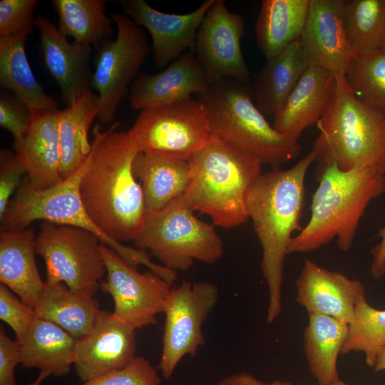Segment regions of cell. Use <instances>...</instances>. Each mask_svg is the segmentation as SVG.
<instances>
[{"mask_svg": "<svg viewBox=\"0 0 385 385\" xmlns=\"http://www.w3.org/2000/svg\"><path fill=\"white\" fill-rule=\"evenodd\" d=\"M333 385H349V384H348L345 383L344 381L339 379L336 383H334Z\"/></svg>", "mask_w": 385, "mask_h": 385, "instance_id": "cell-47", "label": "cell"}, {"mask_svg": "<svg viewBox=\"0 0 385 385\" xmlns=\"http://www.w3.org/2000/svg\"><path fill=\"white\" fill-rule=\"evenodd\" d=\"M344 78L359 101L385 115V48L357 54Z\"/></svg>", "mask_w": 385, "mask_h": 385, "instance_id": "cell-34", "label": "cell"}, {"mask_svg": "<svg viewBox=\"0 0 385 385\" xmlns=\"http://www.w3.org/2000/svg\"><path fill=\"white\" fill-rule=\"evenodd\" d=\"M344 0H310L300 43L311 65L344 76L356 53L344 24Z\"/></svg>", "mask_w": 385, "mask_h": 385, "instance_id": "cell-16", "label": "cell"}, {"mask_svg": "<svg viewBox=\"0 0 385 385\" xmlns=\"http://www.w3.org/2000/svg\"><path fill=\"white\" fill-rule=\"evenodd\" d=\"M317 180L310 218L293 237L289 254L312 252L334 240L349 251L367 207L385 192V175L370 170L342 171L331 165Z\"/></svg>", "mask_w": 385, "mask_h": 385, "instance_id": "cell-5", "label": "cell"}, {"mask_svg": "<svg viewBox=\"0 0 385 385\" xmlns=\"http://www.w3.org/2000/svg\"><path fill=\"white\" fill-rule=\"evenodd\" d=\"M34 309L36 317L58 325L75 339L91 330L102 311L93 297L74 292L63 282H46Z\"/></svg>", "mask_w": 385, "mask_h": 385, "instance_id": "cell-29", "label": "cell"}, {"mask_svg": "<svg viewBox=\"0 0 385 385\" xmlns=\"http://www.w3.org/2000/svg\"><path fill=\"white\" fill-rule=\"evenodd\" d=\"M373 370L374 372L385 370V349L377 356Z\"/></svg>", "mask_w": 385, "mask_h": 385, "instance_id": "cell-44", "label": "cell"}, {"mask_svg": "<svg viewBox=\"0 0 385 385\" xmlns=\"http://www.w3.org/2000/svg\"><path fill=\"white\" fill-rule=\"evenodd\" d=\"M128 133L139 152H152L188 160L212 135L207 111L190 96L140 111Z\"/></svg>", "mask_w": 385, "mask_h": 385, "instance_id": "cell-10", "label": "cell"}, {"mask_svg": "<svg viewBox=\"0 0 385 385\" xmlns=\"http://www.w3.org/2000/svg\"><path fill=\"white\" fill-rule=\"evenodd\" d=\"M335 81L332 74L310 64L274 116L273 128L299 139L303 130L317 125Z\"/></svg>", "mask_w": 385, "mask_h": 385, "instance_id": "cell-22", "label": "cell"}, {"mask_svg": "<svg viewBox=\"0 0 385 385\" xmlns=\"http://www.w3.org/2000/svg\"><path fill=\"white\" fill-rule=\"evenodd\" d=\"M268 385H295L293 383L284 380H274L268 383Z\"/></svg>", "mask_w": 385, "mask_h": 385, "instance_id": "cell-46", "label": "cell"}, {"mask_svg": "<svg viewBox=\"0 0 385 385\" xmlns=\"http://www.w3.org/2000/svg\"><path fill=\"white\" fill-rule=\"evenodd\" d=\"M216 385H268L247 372L236 373L224 377Z\"/></svg>", "mask_w": 385, "mask_h": 385, "instance_id": "cell-43", "label": "cell"}, {"mask_svg": "<svg viewBox=\"0 0 385 385\" xmlns=\"http://www.w3.org/2000/svg\"><path fill=\"white\" fill-rule=\"evenodd\" d=\"M344 24L357 54L385 47V0H344Z\"/></svg>", "mask_w": 385, "mask_h": 385, "instance_id": "cell-33", "label": "cell"}, {"mask_svg": "<svg viewBox=\"0 0 385 385\" xmlns=\"http://www.w3.org/2000/svg\"><path fill=\"white\" fill-rule=\"evenodd\" d=\"M16 342L24 368L60 377L68 374L74 364L76 339L49 321L36 317Z\"/></svg>", "mask_w": 385, "mask_h": 385, "instance_id": "cell-25", "label": "cell"}, {"mask_svg": "<svg viewBox=\"0 0 385 385\" xmlns=\"http://www.w3.org/2000/svg\"><path fill=\"white\" fill-rule=\"evenodd\" d=\"M49 376H51V374L48 371H40L38 376L34 381L26 385H41Z\"/></svg>", "mask_w": 385, "mask_h": 385, "instance_id": "cell-45", "label": "cell"}, {"mask_svg": "<svg viewBox=\"0 0 385 385\" xmlns=\"http://www.w3.org/2000/svg\"><path fill=\"white\" fill-rule=\"evenodd\" d=\"M297 302L307 313L332 317L350 324L357 302L365 294L359 279L318 265L305 259L296 280Z\"/></svg>", "mask_w": 385, "mask_h": 385, "instance_id": "cell-18", "label": "cell"}, {"mask_svg": "<svg viewBox=\"0 0 385 385\" xmlns=\"http://www.w3.org/2000/svg\"><path fill=\"white\" fill-rule=\"evenodd\" d=\"M315 155L310 151L288 169L261 173L249 189L246 209L262 247L261 270L269 292L267 322L281 314L286 256L294 233L301 230L305 204V178Z\"/></svg>", "mask_w": 385, "mask_h": 385, "instance_id": "cell-2", "label": "cell"}, {"mask_svg": "<svg viewBox=\"0 0 385 385\" xmlns=\"http://www.w3.org/2000/svg\"><path fill=\"white\" fill-rule=\"evenodd\" d=\"M193 212L183 195L160 210L147 212L133 242L175 272L189 270L195 261L214 263L222 255V240L213 225Z\"/></svg>", "mask_w": 385, "mask_h": 385, "instance_id": "cell-8", "label": "cell"}, {"mask_svg": "<svg viewBox=\"0 0 385 385\" xmlns=\"http://www.w3.org/2000/svg\"><path fill=\"white\" fill-rule=\"evenodd\" d=\"M37 0L0 1V37L29 36L35 26L34 16Z\"/></svg>", "mask_w": 385, "mask_h": 385, "instance_id": "cell-37", "label": "cell"}, {"mask_svg": "<svg viewBox=\"0 0 385 385\" xmlns=\"http://www.w3.org/2000/svg\"><path fill=\"white\" fill-rule=\"evenodd\" d=\"M35 26L39 31L44 64L60 88L61 101L68 106L83 92L92 91L90 59L93 48L69 42L43 15L36 19Z\"/></svg>", "mask_w": 385, "mask_h": 385, "instance_id": "cell-19", "label": "cell"}, {"mask_svg": "<svg viewBox=\"0 0 385 385\" xmlns=\"http://www.w3.org/2000/svg\"><path fill=\"white\" fill-rule=\"evenodd\" d=\"M58 28L65 36L96 49L113 39L112 21L106 14L103 0H52Z\"/></svg>", "mask_w": 385, "mask_h": 385, "instance_id": "cell-32", "label": "cell"}, {"mask_svg": "<svg viewBox=\"0 0 385 385\" xmlns=\"http://www.w3.org/2000/svg\"><path fill=\"white\" fill-rule=\"evenodd\" d=\"M244 18L228 10L224 0H214L197 33L195 55L210 84L231 78L250 86L252 73L241 49Z\"/></svg>", "mask_w": 385, "mask_h": 385, "instance_id": "cell-14", "label": "cell"}, {"mask_svg": "<svg viewBox=\"0 0 385 385\" xmlns=\"http://www.w3.org/2000/svg\"><path fill=\"white\" fill-rule=\"evenodd\" d=\"M26 170L14 152L1 149L0 152V217L5 212L12 194L19 189Z\"/></svg>", "mask_w": 385, "mask_h": 385, "instance_id": "cell-40", "label": "cell"}, {"mask_svg": "<svg viewBox=\"0 0 385 385\" xmlns=\"http://www.w3.org/2000/svg\"><path fill=\"white\" fill-rule=\"evenodd\" d=\"M210 82L192 51H187L162 71L139 73L130 90V104L143 110L205 93Z\"/></svg>", "mask_w": 385, "mask_h": 385, "instance_id": "cell-20", "label": "cell"}, {"mask_svg": "<svg viewBox=\"0 0 385 385\" xmlns=\"http://www.w3.org/2000/svg\"><path fill=\"white\" fill-rule=\"evenodd\" d=\"M379 242L371 249L372 260L370 274L373 279H381L385 277V226L377 234Z\"/></svg>", "mask_w": 385, "mask_h": 385, "instance_id": "cell-42", "label": "cell"}, {"mask_svg": "<svg viewBox=\"0 0 385 385\" xmlns=\"http://www.w3.org/2000/svg\"><path fill=\"white\" fill-rule=\"evenodd\" d=\"M106 268L101 289L114 302L113 315L134 329L157 324L173 283L148 270L139 272L113 250L101 244Z\"/></svg>", "mask_w": 385, "mask_h": 385, "instance_id": "cell-13", "label": "cell"}, {"mask_svg": "<svg viewBox=\"0 0 385 385\" xmlns=\"http://www.w3.org/2000/svg\"><path fill=\"white\" fill-rule=\"evenodd\" d=\"M218 297L217 285L207 281L183 280L172 288L163 311L162 351L157 366L164 379L172 376L185 356H195L204 345L202 327Z\"/></svg>", "mask_w": 385, "mask_h": 385, "instance_id": "cell-12", "label": "cell"}, {"mask_svg": "<svg viewBox=\"0 0 385 385\" xmlns=\"http://www.w3.org/2000/svg\"><path fill=\"white\" fill-rule=\"evenodd\" d=\"M312 145L316 179L329 165L342 171L370 170L385 175V115L359 101L344 76L337 78L317 123Z\"/></svg>", "mask_w": 385, "mask_h": 385, "instance_id": "cell-3", "label": "cell"}, {"mask_svg": "<svg viewBox=\"0 0 385 385\" xmlns=\"http://www.w3.org/2000/svg\"><path fill=\"white\" fill-rule=\"evenodd\" d=\"M384 349L385 309L371 306L364 294L356 305L341 354L361 352L366 364L373 368L377 356Z\"/></svg>", "mask_w": 385, "mask_h": 385, "instance_id": "cell-35", "label": "cell"}, {"mask_svg": "<svg viewBox=\"0 0 385 385\" xmlns=\"http://www.w3.org/2000/svg\"><path fill=\"white\" fill-rule=\"evenodd\" d=\"M27 37L25 34L0 37V85L11 91L34 118L57 111L58 103L33 73L26 53Z\"/></svg>", "mask_w": 385, "mask_h": 385, "instance_id": "cell-27", "label": "cell"}, {"mask_svg": "<svg viewBox=\"0 0 385 385\" xmlns=\"http://www.w3.org/2000/svg\"><path fill=\"white\" fill-rule=\"evenodd\" d=\"M20 364L19 344L0 329V385H16L15 369Z\"/></svg>", "mask_w": 385, "mask_h": 385, "instance_id": "cell-41", "label": "cell"}, {"mask_svg": "<svg viewBox=\"0 0 385 385\" xmlns=\"http://www.w3.org/2000/svg\"><path fill=\"white\" fill-rule=\"evenodd\" d=\"M99 99L93 91L78 95L73 102L56 111L61 151V174L63 180L77 172L91 150L90 126L98 117Z\"/></svg>", "mask_w": 385, "mask_h": 385, "instance_id": "cell-28", "label": "cell"}, {"mask_svg": "<svg viewBox=\"0 0 385 385\" xmlns=\"http://www.w3.org/2000/svg\"><path fill=\"white\" fill-rule=\"evenodd\" d=\"M146 212L160 210L183 196L190 182L188 160L152 152H138L133 163Z\"/></svg>", "mask_w": 385, "mask_h": 385, "instance_id": "cell-26", "label": "cell"}, {"mask_svg": "<svg viewBox=\"0 0 385 385\" xmlns=\"http://www.w3.org/2000/svg\"><path fill=\"white\" fill-rule=\"evenodd\" d=\"M213 1H204L196 9L184 14L160 11L144 0L116 3L137 25L148 31L154 63L158 68H166L184 53L195 52L197 30Z\"/></svg>", "mask_w": 385, "mask_h": 385, "instance_id": "cell-15", "label": "cell"}, {"mask_svg": "<svg viewBox=\"0 0 385 385\" xmlns=\"http://www.w3.org/2000/svg\"><path fill=\"white\" fill-rule=\"evenodd\" d=\"M101 245L89 231L42 221L35 246L46 265V282H63L74 292L93 297L106 275Z\"/></svg>", "mask_w": 385, "mask_h": 385, "instance_id": "cell-9", "label": "cell"}, {"mask_svg": "<svg viewBox=\"0 0 385 385\" xmlns=\"http://www.w3.org/2000/svg\"><path fill=\"white\" fill-rule=\"evenodd\" d=\"M310 0H263L255 24L258 48L266 60L298 39L304 29Z\"/></svg>", "mask_w": 385, "mask_h": 385, "instance_id": "cell-31", "label": "cell"}, {"mask_svg": "<svg viewBox=\"0 0 385 385\" xmlns=\"http://www.w3.org/2000/svg\"><path fill=\"white\" fill-rule=\"evenodd\" d=\"M205 106L212 133L234 143L272 168L297 158L299 139L277 132L253 101L250 86L231 78L212 82L197 95Z\"/></svg>", "mask_w": 385, "mask_h": 385, "instance_id": "cell-6", "label": "cell"}, {"mask_svg": "<svg viewBox=\"0 0 385 385\" xmlns=\"http://www.w3.org/2000/svg\"><path fill=\"white\" fill-rule=\"evenodd\" d=\"M56 111L32 118L26 133L14 141L16 157L24 168L29 184L37 190L63 180Z\"/></svg>", "mask_w": 385, "mask_h": 385, "instance_id": "cell-21", "label": "cell"}, {"mask_svg": "<svg viewBox=\"0 0 385 385\" xmlns=\"http://www.w3.org/2000/svg\"><path fill=\"white\" fill-rule=\"evenodd\" d=\"M384 48H385V47H384Z\"/></svg>", "mask_w": 385, "mask_h": 385, "instance_id": "cell-48", "label": "cell"}, {"mask_svg": "<svg viewBox=\"0 0 385 385\" xmlns=\"http://www.w3.org/2000/svg\"><path fill=\"white\" fill-rule=\"evenodd\" d=\"M32 117L29 110L16 97L0 95V125L9 131L14 141L22 138L29 128Z\"/></svg>", "mask_w": 385, "mask_h": 385, "instance_id": "cell-39", "label": "cell"}, {"mask_svg": "<svg viewBox=\"0 0 385 385\" xmlns=\"http://www.w3.org/2000/svg\"><path fill=\"white\" fill-rule=\"evenodd\" d=\"M84 169L85 163L72 175L43 190L33 188L26 178L0 217L1 230H24L36 220L77 227L96 235L102 245L113 250L135 268L143 265L169 282L175 280V271L152 262L145 251L110 238L93 222L79 194Z\"/></svg>", "mask_w": 385, "mask_h": 385, "instance_id": "cell-7", "label": "cell"}, {"mask_svg": "<svg viewBox=\"0 0 385 385\" xmlns=\"http://www.w3.org/2000/svg\"><path fill=\"white\" fill-rule=\"evenodd\" d=\"M117 34L96 50L92 89L99 99L98 118L103 123L113 121L128 86L139 74L150 47L143 29L125 13H113Z\"/></svg>", "mask_w": 385, "mask_h": 385, "instance_id": "cell-11", "label": "cell"}, {"mask_svg": "<svg viewBox=\"0 0 385 385\" xmlns=\"http://www.w3.org/2000/svg\"><path fill=\"white\" fill-rule=\"evenodd\" d=\"M36 318L34 309L15 297L4 284H0V319L20 339Z\"/></svg>", "mask_w": 385, "mask_h": 385, "instance_id": "cell-38", "label": "cell"}, {"mask_svg": "<svg viewBox=\"0 0 385 385\" xmlns=\"http://www.w3.org/2000/svg\"><path fill=\"white\" fill-rule=\"evenodd\" d=\"M136 329L107 311H101L91 330L76 339L74 366L83 382L118 370L135 357Z\"/></svg>", "mask_w": 385, "mask_h": 385, "instance_id": "cell-17", "label": "cell"}, {"mask_svg": "<svg viewBox=\"0 0 385 385\" xmlns=\"http://www.w3.org/2000/svg\"><path fill=\"white\" fill-rule=\"evenodd\" d=\"M161 379L150 361L136 356L123 369L110 371L86 381L82 385H160Z\"/></svg>", "mask_w": 385, "mask_h": 385, "instance_id": "cell-36", "label": "cell"}, {"mask_svg": "<svg viewBox=\"0 0 385 385\" xmlns=\"http://www.w3.org/2000/svg\"><path fill=\"white\" fill-rule=\"evenodd\" d=\"M118 123L93 130L91 150L79 184L81 201L93 222L110 238L133 241L146 216L141 186L133 171L139 152L128 131Z\"/></svg>", "mask_w": 385, "mask_h": 385, "instance_id": "cell-1", "label": "cell"}, {"mask_svg": "<svg viewBox=\"0 0 385 385\" xmlns=\"http://www.w3.org/2000/svg\"><path fill=\"white\" fill-rule=\"evenodd\" d=\"M304 351L309 371L319 385L339 380L337 359L346 339L349 324L330 316L308 313Z\"/></svg>", "mask_w": 385, "mask_h": 385, "instance_id": "cell-30", "label": "cell"}, {"mask_svg": "<svg viewBox=\"0 0 385 385\" xmlns=\"http://www.w3.org/2000/svg\"><path fill=\"white\" fill-rule=\"evenodd\" d=\"M190 182L183 198L193 210L210 217L215 225L231 228L246 222L247 192L262 163L250 153L212 133L188 160Z\"/></svg>", "mask_w": 385, "mask_h": 385, "instance_id": "cell-4", "label": "cell"}, {"mask_svg": "<svg viewBox=\"0 0 385 385\" xmlns=\"http://www.w3.org/2000/svg\"><path fill=\"white\" fill-rule=\"evenodd\" d=\"M36 235L31 227L1 230L0 281L34 309L44 287L35 260Z\"/></svg>", "mask_w": 385, "mask_h": 385, "instance_id": "cell-23", "label": "cell"}, {"mask_svg": "<svg viewBox=\"0 0 385 385\" xmlns=\"http://www.w3.org/2000/svg\"><path fill=\"white\" fill-rule=\"evenodd\" d=\"M309 65L299 38L266 60L263 67L252 73L250 86L257 108L265 115L274 116Z\"/></svg>", "mask_w": 385, "mask_h": 385, "instance_id": "cell-24", "label": "cell"}]
</instances>
